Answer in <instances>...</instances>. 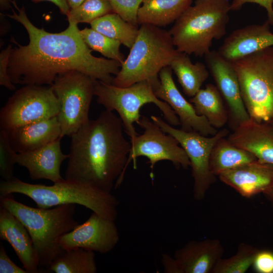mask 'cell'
<instances>
[{
    "instance_id": "obj_1",
    "label": "cell",
    "mask_w": 273,
    "mask_h": 273,
    "mask_svg": "<svg viewBox=\"0 0 273 273\" xmlns=\"http://www.w3.org/2000/svg\"><path fill=\"white\" fill-rule=\"evenodd\" d=\"M10 18L21 23L27 31L29 42L12 48L8 66L12 82L21 85H51L59 74L76 70L94 79L112 84L121 64L115 60L93 55L80 34L77 24L69 23L65 30L51 33L38 28L28 19L23 6L15 0Z\"/></svg>"
},
{
    "instance_id": "obj_2",
    "label": "cell",
    "mask_w": 273,
    "mask_h": 273,
    "mask_svg": "<svg viewBox=\"0 0 273 273\" xmlns=\"http://www.w3.org/2000/svg\"><path fill=\"white\" fill-rule=\"evenodd\" d=\"M119 117L105 109L72 134L65 179L111 192L120 185L131 148Z\"/></svg>"
},
{
    "instance_id": "obj_3",
    "label": "cell",
    "mask_w": 273,
    "mask_h": 273,
    "mask_svg": "<svg viewBox=\"0 0 273 273\" xmlns=\"http://www.w3.org/2000/svg\"><path fill=\"white\" fill-rule=\"evenodd\" d=\"M0 206L25 225L32 239L39 268L47 270L65 251L60 245L61 238L79 224L75 218V204L34 208L17 201L10 194L0 196Z\"/></svg>"
},
{
    "instance_id": "obj_4",
    "label": "cell",
    "mask_w": 273,
    "mask_h": 273,
    "mask_svg": "<svg viewBox=\"0 0 273 273\" xmlns=\"http://www.w3.org/2000/svg\"><path fill=\"white\" fill-rule=\"evenodd\" d=\"M14 193L29 197L38 208L78 204L108 219L115 220L118 215L119 202L111 192L66 179L52 186L29 184L16 177L10 181H1L0 196Z\"/></svg>"
},
{
    "instance_id": "obj_5",
    "label": "cell",
    "mask_w": 273,
    "mask_h": 273,
    "mask_svg": "<svg viewBox=\"0 0 273 273\" xmlns=\"http://www.w3.org/2000/svg\"><path fill=\"white\" fill-rule=\"evenodd\" d=\"M179 53L168 31L152 25H141L136 39L112 84L120 87L148 80L155 88L159 73Z\"/></svg>"
},
{
    "instance_id": "obj_6",
    "label": "cell",
    "mask_w": 273,
    "mask_h": 273,
    "mask_svg": "<svg viewBox=\"0 0 273 273\" xmlns=\"http://www.w3.org/2000/svg\"><path fill=\"white\" fill-rule=\"evenodd\" d=\"M230 5L228 0H196L168 31L177 51L200 57L208 53L213 40L225 34Z\"/></svg>"
},
{
    "instance_id": "obj_7",
    "label": "cell",
    "mask_w": 273,
    "mask_h": 273,
    "mask_svg": "<svg viewBox=\"0 0 273 273\" xmlns=\"http://www.w3.org/2000/svg\"><path fill=\"white\" fill-rule=\"evenodd\" d=\"M236 71L242 99L250 119L273 122V48L231 61Z\"/></svg>"
},
{
    "instance_id": "obj_8",
    "label": "cell",
    "mask_w": 273,
    "mask_h": 273,
    "mask_svg": "<svg viewBox=\"0 0 273 273\" xmlns=\"http://www.w3.org/2000/svg\"><path fill=\"white\" fill-rule=\"evenodd\" d=\"M94 94L99 104L107 110L117 112L130 140L138 135L133 124L141 117L140 109L148 103L157 106L170 125L180 124L173 110L167 103L156 96L152 84L148 80L120 87L95 79Z\"/></svg>"
},
{
    "instance_id": "obj_9",
    "label": "cell",
    "mask_w": 273,
    "mask_h": 273,
    "mask_svg": "<svg viewBox=\"0 0 273 273\" xmlns=\"http://www.w3.org/2000/svg\"><path fill=\"white\" fill-rule=\"evenodd\" d=\"M94 79L76 70L58 75L51 85L59 103L61 138L70 136L89 120Z\"/></svg>"
},
{
    "instance_id": "obj_10",
    "label": "cell",
    "mask_w": 273,
    "mask_h": 273,
    "mask_svg": "<svg viewBox=\"0 0 273 273\" xmlns=\"http://www.w3.org/2000/svg\"><path fill=\"white\" fill-rule=\"evenodd\" d=\"M59 103L52 85H26L8 99L0 111V128L10 131L57 116Z\"/></svg>"
},
{
    "instance_id": "obj_11",
    "label": "cell",
    "mask_w": 273,
    "mask_h": 273,
    "mask_svg": "<svg viewBox=\"0 0 273 273\" xmlns=\"http://www.w3.org/2000/svg\"><path fill=\"white\" fill-rule=\"evenodd\" d=\"M151 119L164 132L175 138L186 152L190 161L194 180L193 197L197 201L203 200L215 181V175L210 167L212 148L219 139L228 134L229 130L222 129L215 135L208 137L195 131H186L175 128L157 116L151 115Z\"/></svg>"
},
{
    "instance_id": "obj_12",
    "label": "cell",
    "mask_w": 273,
    "mask_h": 273,
    "mask_svg": "<svg viewBox=\"0 0 273 273\" xmlns=\"http://www.w3.org/2000/svg\"><path fill=\"white\" fill-rule=\"evenodd\" d=\"M136 123L142 128V134L130 140L131 148L127 164L131 161L136 168L137 158L147 157L150 164L151 176L156 163L162 160L171 162L176 167L187 169L191 166L189 157L178 142L172 135L166 134L157 124L145 116H141Z\"/></svg>"
},
{
    "instance_id": "obj_13",
    "label": "cell",
    "mask_w": 273,
    "mask_h": 273,
    "mask_svg": "<svg viewBox=\"0 0 273 273\" xmlns=\"http://www.w3.org/2000/svg\"><path fill=\"white\" fill-rule=\"evenodd\" d=\"M115 221L93 212L84 223L64 235L60 240V245L64 250L82 248L107 253L116 247L119 240Z\"/></svg>"
},
{
    "instance_id": "obj_14",
    "label": "cell",
    "mask_w": 273,
    "mask_h": 273,
    "mask_svg": "<svg viewBox=\"0 0 273 273\" xmlns=\"http://www.w3.org/2000/svg\"><path fill=\"white\" fill-rule=\"evenodd\" d=\"M204 56L216 86L227 103L228 121L233 130L250 119L242 99L236 71L232 62L218 51H210Z\"/></svg>"
},
{
    "instance_id": "obj_15",
    "label": "cell",
    "mask_w": 273,
    "mask_h": 273,
    "mask_svg": "<svg viewBox=\"0 0 273 273\" xmlns=\"http://www.w3.org/2000/svg\"><path fill=\"white\" fill-rule=\"evenodd\" d=\"M160 82L154 89L156 96L167 103L178 117L181 129L195 131L204 135H214L218 132L203 116L198 115L193 104L189 102L177 88L170 66L163 68L159 73Z\"/></svg>"
},
{
    "instance_id": "obj_16",
    "label": "cell",
    "mask_w": 273,
    "mask_h": 273,
    "mask_svg": "<svg viewBox=\"0 0 273 273\" xmlns=\"http://www.w3.org/2000/svg\"><path fill=\"white\" fill-rule=\"evenodd\" d=\"M218 176L242 196L263 194L273 183V166L256 160L224 171Z\"/></svg>"
},
{
    "instance_id": "obj_17",
    "label": "cell",
    "mask_w": 273,
    "mask_h": 273,
    "mask_svg": "<svg viewBox=\"0 0 273 273\" xmlns=\"http://www.w3.org/2000/svg\"><path fill=\"white\" fill-rule=\"evenodd\" d=\"M223 252V247L217 239L193 240L177 249L174 258L179 273H210Z\"/></svg>"
},
{
    "instance_id": "obj_18",
    "label": "cell",
    "mask_w": 273,
    "mask_h": 273,
    "mask_svg": "<svg viewBox=\"0 0 273 273\" xmlns=\"http://www.w3.org/2000/svg\"><path fill=\"white\" fill-rule=\"evenodd\" d=\"M269 23L248 25L233 31L218 52L231 62L272 46L273 33Z\"/></svg>"
},
{
    "instance_id": "obj_19",
    "label": "cell",
    "mask_w": 273,
    "mask_h": 273,
    "mask_svg": "<svg viewBox=\"0 0 273 273\" xmlns=\"http://www.w3.org/2000/svg\"><path fill=\"white\" fill-rule=\"evenodd\" d=\"M61 139L58 140L32 151L17 153L16 163L25 167L33 180L48 179L54 183L62 180L60 167L62 162L69 158L63 153Z\"/></svg>"
},
{
    "instance_id": "obj_20",
    "label": "cell",
    "mask_w": 273,
    "mask_h": 273,
    "mask_svg": "<svg viewBox=\"0 0 273 273\" xmlns=\"http://www.w3.org/2000/svg\"><path fill=\"white\" fill-rule=\"evenodd\" d=\"M0 238L8 242L28 273L39 272V261L32 239L25 225L0 206Z\"/></svg>"
},
{
    "instance_id": "obj_21",
    "label": "cell",
    "mask_w": 273,
    "mask_h": 273,
    "mask_svg": "<svg viewBox=\"0 0 273 273\" xmlns=\"http://www.w3.org/2000/svg\"><path fill=\"white\" fill-rule=\"evenodd\" d=\"M228 139L251 153L260 162L273 166V127L250 119L233 130Z\"/></svg>"
},
{
    "instance_id": "obj_22",
    "label": "cell",
    "mask_w": 273,
    "mask_h": 273,
    "mask_svg": "<svg viewBox=\"0 0 273 273\" xmlns=\"http://www.w3.org/2000/svg\"><path fill=\"white\" fill-rule=\"evenodd\" d=\"M8 133L13 149L20 153L37 150L61 138V128L55 116L19 127Z\"/></svg>"
},
{
    "instance_id": "obj_23",
    "label": "cell",
    "mask_w": 273,
    "mask_h": 273,
    "mask_svg": "<svg viewBox=\"0 0 273 273\" xmlns=\"http://www.w3.org/2000/svg\"><path fill=\"white\" fill-rule=\"evenodd\" d=\"M192 2L193 0H144L138 12V24L165 27L174 23Z\"/></svg>"
},
{
    "instance_id": "obj_24",
    "label": "cell",
    "mask_w": 273,
    "mask_h": 273,
    "mask_svg": "<svg viewBox=\"0 0 273 273\" xmlns=\"http://www.w3.org/2000/svg\"><path fill=\"white\" fill-rule=\"evenodd\" d=\"M190 101L197 114L205 117L213 127L221 128L228 121V111L220 92L213 84H208L205 88H201Z\"/></svg>"
},
{
    "instance_id": "obj_25",
    "label": "cell",
    "mask_w": 273,
    "mask_h": 273,
    "mask_svg": "<svg viewBox=\"0 0 273 273\" xmlns=\"http://www.w3.org/2000/svg\"><path fill=\"white\" fill-rule=\"evenodd\" d=\"M257 160L251 153L233 144L225 137L219 139L213 146L210 156V167L212 173H220Z\"/></svg>"
},
{
    "instance_id": "obj_26",
    "label": "cell",
    "mask_w": 273,
    "mask_h": 273,
    "mask_svg": "<svg viewBox=\"0 0 273 273\" xmlns=\"http://www.w3.org/2000/svg\"><path fill=\"white\" fill-rule=\"evenodd\" d=\"M172 70L177 77L184 93L192 98L201 89L209 76V71L202 62L193 63L189 55L180 53L172 60Z\"/></svg>"
},
{
    "instance_id": "obj_27",
    "label": "cell",
    "mask_w": 273,
    "mask_h": 273,
    "mask_svg": "<svg viewBox=\"0 0 273 273\" xmlns=\"http://www.w3.org/2000/svg\"><path fill=\"white\" fill-rule=\"evenodd\" d=\"M90 24L92 28L119 41L129 49L134 43L139 33L138 26L126 21L114 12L95 20Z\"/></svg>"
},
{
    "instance_id": "obj_28",
    "label": "cell",
    "mask_w": 273,
    "mask_h": 273,
    "mask_svg": "<svg viewBox=\"0 0 273 273\" xmlns=\"http://www.w3.org/2000/svg\"><path fill=\"white\" fill-rule=\"evenodd\" d=\"M48 270L56 273H96L95 252L82 248L65 250Z\"/></svg>"
},
{
    "instance_id": "obj_29",
    "label": "cell",
    "mask_w": 273,
    "mask_h": 273,
    "mask_svg": "<svg viewBox=\"0 0 273 273\" xmlns=\"http://www.w3.org/2000/svg\"><path fill=\"white\" fill-rule=\"evenodd\" d=\"M259 249L250 244L241 243L236 253L228 258H221L212 273H244L252 265Z\"/></svg>"
},
{
    "instance_id": "obj_30",
    "label": "cell",
    "mask_w": 273,
    "mask_h": 273,
    "mask_svg": "<svg viewBox=\"0 0 273 273\" xmlns=\"http://www.w3.org/2000/svg\"><path fill=\"white\" fill-rule=\"evenodd\" d=\"M80 34L84 43L90 50L100 53L109 59L117 61L121 65L125 61V57L120 52L122 44L119 41L92 28L80 30Z\"/></svg>"
},
{
    "instance_id": "obj_31",
    "label": "cell",
    "mask_w": 273,
    "mask_h": 273,
    "mask_svg": "<svg viewBox=\"0 0 273 273\" xmlns=\"http://www.w3.org/2000/svg\"><path fill=\"white\" fill-rule=\"evenodd\" d=\"M113 12L108 0H84L77 7L70 9L66 16L69 23L90 24L95 20Z\"/></svg>"
},
{
    "instance_id": "obj_32",
    "label": "cell",
    "mask_w": 273,
    "mask_h": 273,
    "mask_svg": "<svg viewBox=\"0 0 273 273\" xmlns=\"http://www.w3.org/2000/svg\"><path fill=\"white\" fill-rule=\"evenodd\" d=\"M17 153L10 144L9 133L0 129V175L4 180L10 181L15 177L14 168Z\"/></svg>"
},
{
    "instance_id": "obj_33",
    "label": "cell",
    "mask_w": 273,
    "mask_h": 273,
    "mask_svg": "<svg viewBox=\"0 0 273 273\" xmlns=\"http://www.w3.org/2000/svg\"><path fill=\"white\" fill-rule=\"evenodd\" d=\"M113 12L126 21L138 26V10L144 0H108Z\"/></svg>"
},
{
    "instance_id": "obj_34",
    "label": "cell",
    "mask_w": 273,
    "mask_h": 273,
    "mask_svg": "<svg viewBox=\"0 0 273 273\" xmlns=\"http://www.w3.org/2000/svg\"><path fill=\"white\" fill-rule=\"evenodd\" d=\"M12 47L8 46L0 54V84L13 90L16 89L8 74V66Z\"/></svg>"
},
{
    "instance_id": "obj_35",
    "label": "cell",
    "mask_w": 273,
    "mask_h": 273,
    "mask_svg": "<svg viewBox=\"0 0 273 273\" xmlns=\"http://www.w3.org/2000/svg\"><path fill=\"white\" fill-rule=\"evenodd\" d=\"M252 266L257 272L273 273V252L267 250H259Z\"/></svg>"
},
{
    "instance_id": "obj_36",
    "label": "cell",
    "mask_w": 273,
    "mask_h": 273,
    "mask_svg": "<svg viewBox=\"0 0 273 273\" xmlns=\"http://www.w3.org/2000/svg\"><path fill=\"white\" fill-rule=\"evenodd\" d=\"M255 3L265 8L268 22L273 25V0H233L230 5L231 11H238L246 3Z\"/></svg>"
},
{
    "instance_id": "obj_37",
    "label": "cell",
    "mask_w": 273,
    "mask_h": 273,
    "mask_svg": "<svg viewBox=\"0 0 273 273\" xmlns=\"http://www.w3.org/2000/svg\"><path fill=\"white\" fill-rule=\"evenodd\" d=\"M0 273H28L12 261L2 243L0 244Z\"/></svg>"
},
{
    "instance_id": "obj_38",
    "label": "cell",
    "mask_w": 273,
    "mask_h": 273,
    "mask_svg": "<svg viewBox=\"0 0 273 273\" xmlns=\"http://www.w3.org/2000/svg\"><path fill=\"white\" fill-rule=\"evenodd\" d=\"M162 263L164 272L179 273L178 267L174 257L167 254H163L162 257Z\"/></svg>"
},
{
    "instance_id": "obj_39",
    "label": "cell",
    "mask_w": 273,
    "mask_h": 273,
    "mask_svg": "<svg viewBox=\"0 0 273 273\" xmlns=\"http://www.w3.org/2000/svg\"><path fill=\"white\" fill-rule=\"evenodd\" d=\"M34 2H40L42 1H48L53 3L58 7L61 13L63 15H67L70 8L67 3V0H32Z\"/></svg>"
},
{
    "instance_id": "obj_40",
    "label": "cell",
    "mask_w": 273,
    "mask_h": 273,
    "mask_svg": "<svg viewBox=\"0 0 273 273\" xmlns=\"http://www.w3.org/2000/svg\"><path fill=\"white\" fill-rule=\"evenodd\" d=\"M263 195L269 202L273 212V183L271 187L263 193Z\"/></svg>"
},
{
    "instance_id": "obj_41",
    "label": "cell",
    "mask_w": 273,
    "mask_h": 273,
    "mask_svg": "<svg viewBox=\"0 0 273 273\" xmlns=\"http://www.w3.org/2000/svg\"><path fill=\"white\" fill-rule=\"evenodd\" d=\"M84 0H67L70 9H74L79 6Z\"/></svg>"
},
{
    "instance_id": "obj_42",
    "label": "cell",
    "mask_w": 273,
    "mask_h": 273,
    "mask_svg": "<svg viewBox=\"0 0 273 273\" xmlns=\"http://www.w3.org/2000/svg\"><path fill=\"white\" fill-rule=\"evenodd\" d=\"M11 0H0V5L1 10H6L11 7Z\"/></svg>"
},
{
    "instance_id": "obj_43",
    "label": "cell",
    "mask_w": 273,
    "mask_h": 273,
    "mask_svg": "<svg viewBox=\"0 0 273 273\" xmlns=\"http://www.w3.org/2000/svg\"><path fill=\"white\" fill-rule=\"evenodd\" d=\"M270 124L271 125V126H272V127H273V122H272V123H270Z\"/></svg>"
}]
</instances>
